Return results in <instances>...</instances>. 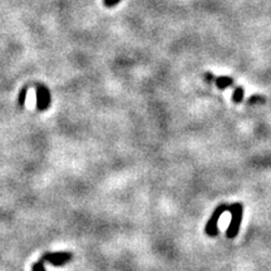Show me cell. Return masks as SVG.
I'll list each match as a JSON object with an SVG mask.
<instances>
[{"label": "cell", "mask_w": 271, "mask_h": 271, "mask_svg": "<svg viewBox=\"0 0 271 271\" xmlns=\"http://www.w3.org/2000/svg\"><path fill=\"white\" fill-rule=\"evenodd\" d=\"M215 83L220 89H226L227 87H231L234 84V79L230 77H219L215 79Z\"/></svg>", "instance_id": "5b68a950"}, {"label": "cell", "mask_w": 271, "mask_h": 271, "mask_svg": "<svg viewBox=\"0 0 271 271\" xmlns=\"http://www.w3.org/2000/svg\"><path fill=\"white\" fill-rule=\"evenodd\" d=\"M244 95H245V89L242 87H237L236 89L232 93V101L235 103H241L242 100H244Z\"/></svg>", "instance_id": "8992f818"}, {"label": "cell", "mask_w": 271, "mask_h": 271, "mask_svg": "<svg viewBox=\"0 0 271 271\" xmlns=\"http://www.w3.org/2000/svg\"><path fill=\"white\" fill-rule=\"evenodd\" d=\"M229 209L230 205L222 204L220 205V206H217L216 210L212 212L211 217L209 219V221H207L206 224V227H205V232H206L207 236L215 237L219 235V226H217V222H219L220 217L224 215V212L229 211Z\"/></svg>", "instance_id": "7a4b0ae2"}, {"label": "cell", "mask_w": 271, "mask_h": 271, "mask_svg": "<svg viewBox=\"0 0 271 271\" xmlns=\"http://www.w3.org/2000/svg\"><path fill=\"white\" fill-rule=\"evenodd\" d=\"M72 257V252H47L38 260V262L43 265H44V262H50L54 266H60V265L67 264Z\"/></svg>", "instance_id": "3957f363"}, {"label": "cell", "mask_w": 271, "mask_h": 271, "mask_svg": "<svg viewBox=\"0 0 271 271\" xmlns=\"http://www.w3.org/2000/svg\"><path fill=\"white\" fill-rule=\"evenodd\" d=\"M249 105H257V103H265V98L262 96H252L247 101Z\"/></svg>", "instance_id": "52a82bcc"}, {"label": "cell", "mask_w": 271, "mask_h": 271, "mask_svg": "<svg viewBox=\"0 0 271 271\" xmlns=\"http://www.w3.org/2000/svg\"><path fill=\"white\" fill-rule=\"evenodd\" d=\"M120 2L121 0H103V4H105L107 8H112L116 7Z\"/></svg>", "instance_id": "ba28073f"}, {"label": "cell", "mask_w": 271, "mask_h": 271, "mask_svg": "<svg viewBox=\"0 0 271 271\" xmlns=\"http://www.w3.org/2000/svg\"><path fill=\"white\" fill-rule=\"evenodd\" d=\"M229 211L231 212V222H230L229 227H227L226 237L232 240L239 234L242 216H244V206H242V204H240V202H235V204L230 205Z\"/></svg>", "instance_id": "6da1fadb"}, {"label": "cell", "mask_w": 271, "mask_h": 271, "mask_svg": "<svg viewBox=\"0 0 271 271\" xmlns=\"http://www.w3.org/2000/svg\"><path fill=\"white\" fill-rule=\"evenodd\" d=\"M37 98H38V110L44 111L50 105V95L44 85H38L37 87Z\"/></svg>", "instance_id": "277c9868"}, {"label": "cell", "mask_w": 271, "mask_h": 271, "mask_svg": "<svg viewBox=\"0 0 271 271\" xmlns=\"http://www.w3.org/2000/svg\"><path fill=\"white\" fill-rule=\"evenodd\" d=\"M205 77H206L207 82H212V79H216V78H215L212 74H210V73H206V74H205Z\"/></svg>", "instance_id": "9c48e42d"}]
</instances>
